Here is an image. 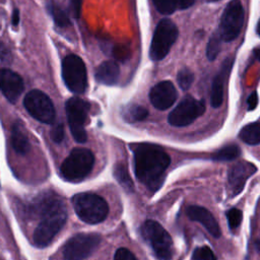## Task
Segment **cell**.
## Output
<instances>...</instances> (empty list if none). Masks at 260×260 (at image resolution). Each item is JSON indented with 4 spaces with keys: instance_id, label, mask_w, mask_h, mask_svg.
<instances>
[{
    "instance_id": "d4e9b609",
    "label": "cell",
    "mask_w": 260,
    "mask_h": 260,
    "mask_svg": "<svg viewBox=\"0 0 260 260\" xmlns=\"http://www.w3.org/2000/svg\"><path fill=\"white\" fill-rule=\"evenodd\" d=\"M221 37L220 34L218 31H215L209 39V42L207 44V48H206V56L208 58V60L212 61L214 60L219 51H220V42H221Z\"/></svg>"
},
{
    "instance_id": "30bf717a",
    "label": "cell",
    "mask_w": 260,
    "mask_h": 260,
    "mask_svg": "<svg viewBox=\"0 0 260 260\" xmlns=\"http://www.w3.org/2000/svg\"><path fill=\"white\" fill-rule=\"evenodd\" d=\"M244 23V7L240 0H232L223 10L219 23V34L224 42L235 40Z\"/></svg>"
},
{
    "instance_id": "7c38bea8",
    "label": "cell",
    "mask_w": 260,
    "mask_h": 260,
    "mask_svg": "<svg viewBox=\"0 0 260 260\" xmlns=\"http://www.w3.org/2000/svg\"><path fill=\"white\" fill-rule=\"evenodd\" d=\"M204 112L205 105L203 101L187 95L170 113L168 121L172 126L185 127L194 122Z\"/></svg>"
},
{
    "instance_id": "836d02e7",
    "label": "cell",
    "mask_w": 260,
    "mask_h": 260,
    "mask_svg": "<svg viewBox=\"0 0 260 260\" xmlns=\"http://www.w3.org/2000/svg\"><path fill=\"white\" fill-rule=\"evenodd\" d=\"M177 1V6L180 9H186L190 7L195 0H176Z\"/></svg>"
},
{
    "instance_id": "cb8c5ba5",
    "label": "cell",
    "mask_w": 260,
    "mask_h": 260,
    "mask_svg": "<svg viewBox=\"0 0 260 260\" xmlns=\"http://www.w3.org/2000/svg\"><path fill=\"white\" fill-rule=\"evenodd\" d=\"M147 115H148V111L144 107L138 106V105H133L125 110L124 118L127 121L136 122V121L144 120L147 117Z\"/></svg>"
},
{
    "instance_id": "ac0fdd59",
    "label": "cell",
    "mask_w": 260,
    "mask_h": 260,
    "mask_svg": "<svg viewBox=\"0 0 260 260\" xmlns=\"http://www.w3.org/2000/svg\"><path fill=\"white\" fill-rule=\"evenodd\" d=\"M120 75L119 65L111 60L101 63L95 70V78L100 83L113 85L118 81Z\"/></svg>"
},
{
    "instance_id": "4316f807",
    "label": "cell",
    "mask_w": 260,
    "mask_h": 260,
    "mask_svg": "<svg viewBox=\"0 0 260 260\" xmlns=\"http://www.w3.org/2000/svg\"><path fill=\"white\" fill-rule=\"evenodd\" d=\"M155 8L165 15L172 14L177 8V1L176 0H152Z\"/></svg>"
},
{
    "instance_id": "8d00e7d4",
    "label": "cell",
    "mask_w": 260,
    "mask_h": 260,
    "mask_svg": "<svg viewBox=\"0 0 260 260\" xmlns=\"http://www.w3.org/2000/svg\"><path fill=\"white\" fill-rule=\"evenodd\" d=\"M253 53H254L255 57L260 61V47L255 48V49H254V51H253Z\"/></svg>"
},
{
    "instance_id": "44dd1931",
    "label": "cell",
    "mask_w": 260,
    "mask_h": 260,
    "mask_svg": "<svg viewBox=\"0 0 260 260\" xmlns=\"http://www.w3.org/2000/svg\"><path fill=\"white\" fill-rule=\"evenodd\" d=\"M47 9H48L50 15L52 16L54 22L58 26L65 27L70 23L69 17L67 15V13L65 12V10L60 5H58L56 2H54L53 0L48 2Z\"/></svg>"
},
{
    "instance_id": "5bb4252c",
    "label": "cell",
    "mask_w": 260,
    "mask_h": 260,
    "mask_svg": "<svg viewBox=\"0 0 260 260\" xmlns=\"http://www.w3.org/2000/svg\"><path fill=\"white\" fill-rule=\"evenodd\" d=\"M257 171L255 165L249 161H239L229 171V186L232 196H236L244 189L246 181Z\"/></svg>"
},
{
    "instance_id": "484cf974",
    "label": "cell",
    "mask_w": 260,
    "mask_h": 260,
    "mask_svg": "<svg viewBox=\"0 0 260 260\" xmlns=\"http://www.w3.org/2000/svg\"><path fill=\"white\" fill-rule=\"evenodd\" d=\"M193 80H194V74L190 69L183 68L178 72L177 81H178L179 86L183 90H187L191 86Z\"/></svg>"
},
{
    "instance_id": "4dcf8cb0",
    "label": "cell",
    "mask_w": 260,
    "mask_h": 260,
    "mask_svg": "<svg viewBox=\"0 0 260 260\" xmlns=\"http://www.w3.org/2000/svg\"><path fill=\"white\" fill-rule=\"evenodd\" d=\"M114 260H137L134 254L126 248H120L116 251Z\"/></svg>"
},
{
    "instance_id": "f546056e",
    "label": "cell",
    "mask_w": 260,
    "mask_h": 260,
    "mask_svg": "<svg viewBox=\"0 0 260 260\" xmlns=\"http://www.w3.org/2000/svg\"><path fill=\"white\" fill-rule=\"evenodd\" d=\"M51 138L54 142L60 143L64 138V127L62 124L55 125L51 130Z\"/></svg>"
},
{
    "instance_id": "e0dca14e",
    "label": "cell",
    "mask_w": 260,
    "mask_h": 260,
    "mask_svg": "<svg viewBox=\"0 0 260 260\" xmlns=\"http://www.w3.org/2000/svg\"><path fill=\"white\" fill-rule=\"evenodd\" d=\"M234 58H228L222 63L220 70L218 71L217 75L213 79L212 86H211V93H210V104L213 108H218L222 104L223 100V86L224 81L233 67Z\"/></svg>"
},
{
    "instance_id": "ab89813d",
    "label": "cell",
    "mask_w": 260,
    "mask_h": 260,
    "mask_svg": "<svg viewBox=\"0 0 260 260\" xmlns=\"http://www.w3.org/2000/svg\"><path fill=\"white\" fill-rule=\"evenodd\" d=\"M207 1H209V2H211V1H218V0H207Z\"/></svg>"
},
{
    "instance_id": "7402d4cb",
    "label": "cell",
    "mask_w": 260,
    "mask_h": 260,
    "mask_svg": "<svg viewBox=\"0 0 260 260\" xmlns=\"http://www.w3.org/2000/svg\"><path fill=\"white\" fill-rule=\"evenodd\" d=\"M114 177L126 191L132 192L134 190L132 179L124 164L119 162L114 167Z\"/></svg>"
},
{
    "instance_id": "f1b7e54d",
    "label": "cell",
    "mask_w": 260,
    "mask_h": 260,
    "mask_svg": "<svg viewBox=\"0 0 260 260\" xmlns=\"http://www.w3.org/2000/svg\"><path fill=\"white\" fill-rule=\"evenodd\" d=\"M193 259L194 260H216V257L213 251L209 247L203 246L195 249L193 253Z\"/></svg>"
},
{
    "instance_id": "ffe728a7",
    "label": "cell",
    "mask_w": 260,
    "mask_h": 260,
    "mask_svg": "<svg viewBox=\"0 0 260 260\" xmlns=\"http://www.w3.org/2000/svg\"><path fill=\"white\" fill-rule=\"evenodd\" d=\"M239 136L247 144L255 145L260 143V123L254 122L246 125L240 131Z\"/></svg>"
},
{
    "instance_id": "4fadbf2b",
    "label": "cell",
    "mask_w": 260,
    "mask_h": 260,
    "mask_svg": "<svg viewBox=\"0 0 260 260\" xmlns=\"http://www.w3.org/2000/svg\"><path fill=\"white\" fill-rule=\"evenodd\" d=\"M149 100L154 108L167 110L177 100V90L171 81H160L150 89Z\"/></svg>"
},
{
    "instance_id": "603a6c76",
    "label": "cell",
    "mask_w": 260,
    "mask_h": 260,
    "mask_svg": "<svg viewBox=\"0 0 260 260\" xmlns=\"http://www.w3.org/2000/svg\"><path fill=\"white\" fill-rule=\"evenodd\" d=\"M241 155V148L236 144L225 145L212 154L214 160H233Z\"/></svg>"
},
{
    "instance_id": "d6a6232c",
    "label": "cell",
    "mask_w": 260,
    "mask_h": 260,
    "mask_svg": "<svg viewBox=\"0 0 260 260\" xmlns=\"http://www.w3.org/2000/svg\"><path fill=\"white\" fill-rule=\"evenodd\" d=\"M257 104H258V95H257V92L256 91H253L248 100H247V106H248V111H252L254 110L256 107H257Z\"/></svg>"
},
{
    "instance_id": "8992f818",
    "label": "cell",
    "mask_w": 260,
    "mask_h": 260,
    "mask_svg": "<svg viewBox=\"0 0 260 260\" xmlns=\"http://www.w3.org/2000/svg\"><path fill=\"white\" fill-rule=\"evenodd\" d=\"M178 35V28L172 20L168 18L161 19L155 27L150 44L149 56L151 60L158 61L164 59L176 42Z\"/></svg>"
},
{
    "instance_id": "74e56055",
    "label": "cell",
    "mask_w": 260,
    "mask_h": 260,
    "mask_svg": "<svg viewBox=\"0 0 260 260\" xmlns=\"http://www.w3.org/2000/svg\"><path fill=\"white\" fill-rule=\"evenodd\" d=\"M255 246H256V248H257V250H260V240H258L257 242H256V244H255Z\"/></svg>"
},
{
    "instance_id": "52a82bcc",
    "label": "cell",
    "mask_w": 260,
    "mask_h": 260,
    "mask_svg": "<svg viewBox=\"0 0 260 260\" xmlns=\"http://www.w3.org/2000/svg\"><path fill=\"white\" fill-rule=\"evenodd\" d=\"M62 77L72 92H84L87 87V71L83 60L74 54L66 56L62 62Z\"/></svg>"
},
{
    "instance_id": "1f68e13d",
    "label": "cell",
    "mask_w": 260,
    "mask_h": 260,
    "mask_svg": "<svg viewBox=\"0 0 260 260\" xmlns=\"http://www.w3.org/2000/svg\"><path fill=\"white\" fill-rule=\"evenodd\" d=\"M68 2H69V7L72 15L74 17H79L82 0H68Z\"/></svg>"
},
{
    "instance_id": "f35d334b",
    "label": "cell",
    "mask_w": 260,
    "mask_h": 260,
    "mask_svg": "<svg viewBox=\"0 0 260 260\" xmlns=\"http://www.w3.org/2000/svg\"><path fill=\"white\" fill-rule=\"evenodd\" d=\"M257 32L260 36V20L258 21V24H257Z\"/></svg>"
},
{
    "instance_id": "5b68a950",
    "label": "cell",
    "mask_w": 260,
    "mask_h": 260,
    "mask_svg": "<svg viewBox=\"0 0 260 260\" xmlns=\"http://www.w3.org/2000/svg\"><path fill=\"white\" fill-rule=\"evenodd\" d=\"M141 233L159 260L172 259L174 252L173 240L157 221L146 220L141 228Z\"/></svg>"
},
{
    "instance_id": "e575fe53",
    "label": "cell",
    "mask_w": 260,
    "mask_h": 260,
    "mask_svg": "<svg viewBox=\"0 0 260 260\" xmlns=\"http://www.w3.org/2000/svg\"><path fill=\"white\" fill-rule=\"evenodd\" d=\"M8 56H9L8 51L6 50V48L2 44H0V61H2V62L6 61L9 58Z\"/></svg>"
},
{
    "instance_id": "3957f363",
    "label": "cell",
    "mask_w": 260,
    "mask_h": 260,
    "mask_svg": "<svg viewBox=\"0 0 260 260\" xmlns=\"http://www.w3.org/2000/svg\"><path fill=\"white\" fill-rule=\"evenodd\" d=\"M77 216L84 222L96 224L104 221L109 212L107 201L93 193H79L72 198Z\"/></svg>"
},
{
    "instance_id": "7a4b0ae2",
    "label": "cell",
    "mask_w": 260,
    "mask_h": 260,
    "mask_svg": "<svg viewBox=\"0 0 260 260\" xmlns=\"http://www.w3.org/2000/svg\"><path fill=\"white\" fill-rule=\"evenodd\" d=\"M40 223L34 233L35 244L39 247L48 246L64 226L67 219L65 204L55 195L45 196L35 206Z\"/></svg>"
},
{
    "instance_id": "ba28073f",
    "label": "cell",
    "mask_w": 260,
    "mask_h": 260,
    "mask_svg": "<svg viewBox=\"0 0 260 260\" xmlns=\"http://www.w3.org/2000/svg\"><path fill=\"white\" fill-rule=\"evenodd\" d=\"M66 116L70 131L75 141L83 143L87 140V134L84 125L87 121L89 104L80 98H71L66 102Z\"/></svg>"
},
{
    "instance_id": "d590c367",
    "label": "cell",
    "mask_w": 260,
    "mask_h": 260,
    "mask_svg": "<svg viewBox=\"0 0 260 260\" xmlns=\"http://www.w3.org/2000/svg\"><path fill=\"white\" fill-rule=\"evenodd\" d=\"M19 11L18 9H14L13 12H12V16H11V22L13 25H17L18 22H19Z\"/></svg>"
},
{
    "instance_id": "d6986e66",
    "label": "cell",
    "mask_w": 260,
    "mask_h": 260,
    "mask_svg": "<svg viewBox=\"0 0 260 260\" xmlns=\"http://www.w3.org/2000/svg\"><path fill=\"white\" fill-rule=\"evenodd\" d=\"M11 144L13 149L19 154H25L29 150V141L19 123L12 125Z\"/></svg>"
},
{
    "instance_id": "9c48e42d",
    "label": "cell",
    "mask_w": 260,
    "mask_h": 260,
    "mask_svg": "<svg viewBox=\"0 0 260 260\" xmlns=\"http://www.w3.org/2000/svg\"><path fill=\"white\" fill-rule=\"evenodd\" d=\"M102 238L98 234H77L70 238L63 248L65 260H84L99 247Z\"/></svg>"
},
{
    "instance_id": "8fae6325",
    "label": "cell",
    "mask_w": 260,
    "mask_h": 260,
    "mask_svg": "<svg viewBox=\"0 0 260 260\" xmlns=\"http://www.w3.org/2000/svg\"><path fill=\"white\" fill-rule=\"evenodd\" d=\"M23 105L26 111L36 120L51 124L55 119V108L51 99L39 89L30 90L23 100Z\"/></svg>"
},
{
    "instance_id": "83f0119b",
    "label": "cell",
    "mask_w": 260,
    "mask_h": 260,
    "mask_svg": "<svg viewBox=\"0 0 260 260\" xmlns=\"http://www.w3.org/2000/svg\"><path fill=\"white\" fill-rule=\"evenodd\" d=\"M226 218H228V222L229 225L232 230L237 229L243 218V213L240 209L238 208H231L228 212H226Z\"/></svg>"
},
{
    "instance_id": "2e32d148",
    "label": "cell",
    "mask_w": 260,
    "mask_h": 260,
    "mask_svg": "<svg viewBox=\"0 0 260 260\" xmlns=\"http://www.w3.org/2000/svg\"><path fill=\"white\" fill-rule=\"evenodd\" d=\"M187 215L191 220L200 222L214 238L220 237L221 232L216 219L214 218L212 213L205 207L191 205L187 208Z\"/></svg>"
},
{
    "instance_id": "9a60e30c",
    "label": "cell",
    "mask_w": 260,
    "mask_h": 260,
    "mask_svg": "<svg viewBox=\"0 0 260 260\" xmlns=\"http://www.w3.org/2000/svg\"><path fill=\"white\" fill-rule=\"evenodd\" d=\"M24 88L22 78L14 71L0 69V89L10 103H15Z\"/></svg>"
},
{
    "instance_id": "277c9868",
    "label": "cell",
    "mask_w": 260,
    "mask_h": 260,
    "mask_svg": "<svg viewBox=\"0 0 260 260\" xmlns=\"http://www.w3.org/2000/svg\"><path fill=\"white\" fill-rule=\"evenodd\" d=\"M94 165L93 153L86 148H74L62 162L60 172L66 181L78 182L83 180Z\"/></svg>"
},
{
    "instance_id": "6da1fadb",
    "label": "cell",
    "mask_w": 260,
    "mask_h": 260,
    "mask_svg": "<svg viewBox=\"0 0 260 260\" xmlns=\"http://www.w3.org/2000/svg\"><path fill=\"white\" fill-rule=\"evenodd\" d=\"M170 162L169 154L157 145L142 143L135 147V175L151 191H156L162 185L165 172Z\"/></svg>"
}]
</instances>
